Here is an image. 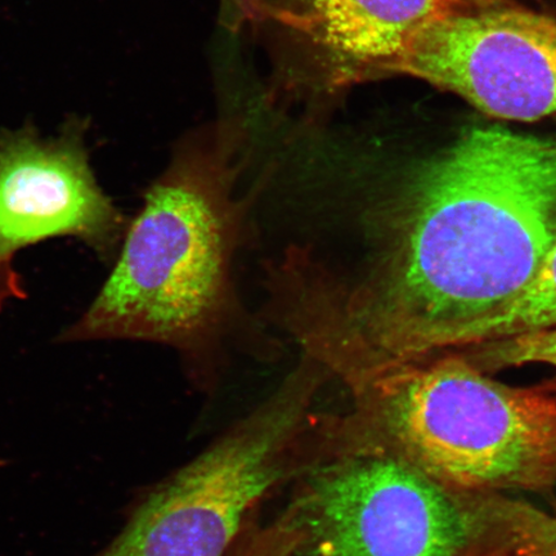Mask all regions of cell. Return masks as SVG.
I'll return each mask as SVG.
<instances>
[{"instance_id": "1", "label": "cell", "mask_w": 556, "mask_h": 556, "mask_svg": "<svg viewBox=\"0 0 556 556\" xmlns=\"http://www.w3.org/2000/svg\"><path fill=\"white\" fill-rule=\"evenodd\" d=\"M374 253L346 285L316 268L298 307L354 363L427 356L505 307L556 242V137L464 130L368 208Z\"/></svg>"}, {"instance_id": "2", "label": "cell", "mask_w": 556, "mask_h": 556, "mask_svg": "<svg viewBox=\"0 0 556 556\" xmlns=\"http://www.w3.org/2000/svg\"><path fill=\"white\" fill-rule=\"evenodd\" d=\"M260 114L252 99L184 137L113 273L61 342L143 340L197 353L219 338L236 309L232 263L249 201L238 185L256 154Z\"/></svg>"}, {"instance_id": "3", "label": "cell", "mask_w": 556, "mask_h": 556, "mask_svg": "<svg viewBox=\"0 0 556 556\" xmlns=\"http://www.w3.org/2000/svg\"><path fill=\"white\" fill-rule=\"evenodd\" d=\"M353 407L348 433L469 496L556 486V399L504 384L456 352L332 370Z\"/></svg>"}, {"instance_id": "4", "label": "cell", "mask_w": 556, "mask_h": 556, "mask_svg": "<svg viewBox=\"0 0 556 556\" xmlns=\"http://www.w3.org/2000/svg\"><path fill=\"white\" fill-rule=\"evenodd\" d=\"M328 368L303 354L280 388L146 495L97 556H226L250 516L315 452L311 409Z\"/></svg>"}, {"instance_id": "5", "label": "cell", "mask_w": 556, "mask_h": 556, "mask_svg": "<svg viewBox=\"0 0 556 556\" xmlns=\"http://www.w3.org/2000/svg\"><path fill=\"white\" fill-rule=\"evenodd\" d=\"M287 511L296 556H458L482 532L468 495L323 416Z\"/></svg>"}, {"instance_id": "6", "label": "cell", "mask_w": 556, "mask_h": 556, "mask_svg": "<svg viewBox=\"0 0 556 556\" xmlns=\"http://www.w3.org/2000/svg\"><path fill=\"white\" fill-rule=\"evenodd\" d=\"M490 0H220V24L249 31L268 61L269 110L324 122L352 89L391 78L403 41L429 20Z\"/></svg>"}, {"instance_id": "7", "label": "cell", "mask_w": 556, "mask_h": 556, "mask_svg": "<svg viewBox=\"0 0 556 556\" xmlns=\"http://www.w3.org/2000/svg\"><path fill=\"white\" fill-rule=\"evenodd\" d=\"M460 97L493 119L556 116V20L511 7H477L428 21L392 67Z\"/></svg>"}, {"instance_id": "8", "label": "cell", "mask_w": 556, "mask_h": 556, "mask_svg": "<svg viewBox=\"0 0 556 556\" xmlns=\"http://www.w3.org/2000/svg\"><path fill=\"white\" fill-rule=\"evenodd\" d=\"M128 227L97 184L80 124L55 138L31 128L0 135V311L24 298L13 270L21 249L70 236L108 261Z\"/></svg>"}, {"instance_id": "9", "label": "cell", "mask_w": 556, "mask_h": 556, "mask_svg": "<svg viewBox=\"0 0 556 556\" xmlns=\"http://www.w3.org/2000/svg\"><path fill=\"white\" fill-rule=\"evenodd\" d=\"M556 328V242L532 281L505 307L446 340L438 352L502 342Z\"/></svg>"}, {"instance_id": "10", "label": "cell", "mask_w": 556, "mask_h": 556, "mask_svg": "<svg viewBox=\"0 0 556 556\" xmlns=\"http://www.w3.org/2000/svg\"><path fill=\"white\" fill-rule=\"evenodd\" d=\"M484 530L497 534L521 556H556V516L505 495L470 496Z\"/></svg>"}, {"instance_id": "11", "label": "cell", "mask_w": 556, "mask_h": 556, "mask_svg": "<svg viewBox=\"0 0 556 556\" xmlns=\"http://www.w3.org/2000/svg\"><path fill=\"white\" fill-rule=\"evenodd\" d=\"M465 357L486 374L527 365H545L556 370V328L472 346ZM541 387L556 399V378Z\"/></svg>"}, {"instance_id": "12", "label": "cell", "mask_w": 556, "mask_h": 556, "mask_svg": "<svg viewBox=\"0 0 556 556\" xmlns=\"http://www.w3.org/2000/svg\"><path fill=\"white\" fill-rule=\"evenodd\" d=\"M299 542L301 534L285 510L268 525L250 519L226 556H296Z\"/></svg>"}, {"instance_id": "13", "label": "cell", "mask_w": 556, "mask_h": 556, "mask_svg": "<svg viewBox=\"0 0 556 556\" xmlns=\"http://www.w3.org/2000/svg\"><path fill=\"white\" fill-rule=\"evenodd\" d=\"M458 556H521L516 547L497 534L482 530L481 534Z\"/></svg>"}, {"instance_id": "14", "label": "cell", "mask_w": 556, "mask_h": 556, "mask_svg": "<svg viewBox=\"0 0 556 556\" xmlns=\"http://www.w3.org/2000/svg\"><path fill=\"white\" fill-rule=\"evenodd\" d=\"M4 464V462L0 460V467H3Z\"/></svg>"}]
</instances>
